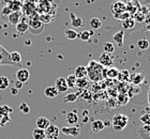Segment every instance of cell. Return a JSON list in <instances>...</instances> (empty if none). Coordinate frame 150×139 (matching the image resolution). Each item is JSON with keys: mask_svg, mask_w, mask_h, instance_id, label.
Listing matches in <instances>:
<instances>
[{"mask_svg": "<svg viewBox=\"0 0 150 139\" xmlns=\"http://www.w3.org/2000/svg\"><path fill=\"white\" fill-rule=\"evenodd\" d=\"M55 88L58 90V92H66L67 90L69 89L66 78H63V77L57 78L56 81H55Z\"/></svg>", "mask_w": 150, "mask_h": 139, "instance_id": "obj_10", "label": "cell"}, {"mask_svg": "<svg viewBox=\"0 0 150 139\" xmlns=\"http://www.w3.org/2000/svg\"><path fill=\"white\" fill-rule=\"evenodd\" d=\"M12 1H14V0H12Z\"/></svg>", "mask_w": 150, "mask_h": 139, "instance_id": "obj_45", "label": "cell"}, {"mask_svg": "<svg viewBox=\"0 0 150 139\" xmlns=\"http://www.w3.org/2000/svg\"><path fill=\"white\" fill-rule=\"evenodd\" d=\"M21 15H22V13L19 12V11H16V12H12L8 16V20L10 22V24H12V25H17L19 23V18H21Z\"/></svg>", "mask_w": 150, "mask_h": 139, "instance_id": "obj_17", "label": "cell"}, {"mask_svg": "<svg viewBox=\"0 0 150 139\" xmlns=\"http://www.w3.org/2000/svg\"><path fill=\"white\" fill-rule=\"evenodd\" d=\"M129 99H129L128 95H125V94H119L117 101L119 102V104H120V105H125V104L129 102Z\"/></svg>", "mask_w": 150, "mask_h": 139, "instance_id": "obj_34", "label": "cell"}, {"mask_svg": "<svg viewBox=\"0 0 150 139\" xmlns=\"http://www.w3.org/2000/svg\"><path fill=\"white\" fill-rule=\"evenodd\" d=\"M28 26H29V30H30V32L33 34L41 33L44 29L43 23L41 22L38 17H32V18L29 19Z\"/></svg>", "mask_w": 150, "mask_h": 139, "instance_id": "obj_3", "label": "cell"}, {"mask_svg": "<svg viewBox=\"0 0 150 139\" xmlns=\"http://www.w3.org/2000/svg\"><path fill=\"white\" fill-rule=\"evenodd\" d=\"M112 62H114V59H112V56L110 54H101L100 58H99V63L102 66H104V68H110L112 65Z\"/></svg>", "mask_w": 150, "mask_h": 139, "instance_id": "obj_8", "label": "cell"}, {"mask_svg": "<svg viewBox=\"0 0 150 139\" xmlns=\"http://www.w3.org/2000/svg\"><path fill=\"white\" fill-rule=\"evenodd\" d=\"M66 121H67V123L69 124V125H71V126H73V125H76V124L78 123V114H77V112H76V111H71V112H69V114H67Z\"/></svg>", "mask_w": 150, "mask_h": 139, "instance_id": "obj_11", "label": "cell"}, {"mask_svg": "<svg viewBox=\"0 0 150 139\" xmlns=\"http://www.w3.org/2000/svg\"><path fill=\"white\" fill-rule=\"evenodd\" d=\"M143 79H144V75H141V74H136L132 77V81H133L134 83H136V85L141 83Z\"/></svg>", "mask_w": 150, "mask_h": 139, "instance_id": "obj_36", "label": "cell"}, {"mask_svg": "<svg viewBox=\"0 0 150 139\" xmlns=\"http://www.w3.org/2000/svg\"><path fill=\"white\" fill-rule=\"evenodd\" d=\"M45 139H50V138H45Z\"/></svg>", "mask_w": 150, "mask_h": 139, "instance_id": "obj_44", "label": "cell"}, {"mask_svg": "<svg viewBox=\"0 0 150 139\" xmlns=\"http://www.w3.org/2000/svg\"><path fill=\"white\" fill-rule=\"evenodd\" d=\"M149 46H150L149 41L146 40V39H141V40L137 41V47L141 50H146V49H148V48H149Z\"/></svg>", "mask_w": 150, "mask_h": 139, "instance_id": "obj_25", "label": "cell"}, {"mask_svg": "<svg viewBox=\"0 0 150 139\" xmlns=\"http://www.w3.org/2000/svg\"><path fill=\"white\" fill-rule=\"evenodd\" d=\"M77 97H78V94H76V93H70V94H68V95H66L63 97V102L73 103L77 99Z\"/></svg>", "mask_w": 150, "mask_h": 139, "instance_id": "obj_31", "label": "cell"}, {"mask_svg": "<svg viewBox=\"0 0 150 139\" xmlns=\"http://www.w3.org/2000/svg\"><path fill=\"white\" fill-rule=\"evenodd\" d=\"M22 87H23V83H21V81H18V80H17V81H16V83H15V88H16V89H22Z\"/></svg>", "mask_w": 150, "mask_h": 139, "instance_id": "obj_40", "label": "cell"}, {"mask_svg": "<svg viewBox=\"0 0 150 139\" xmlns=\"http://www.w3.org/2000/svg\"><path fill=\"white\" fill-rule=\"evenodd\" d=\"M44 94L48 99H54V97H56L59 94V92H58V90L54 86V87H47L46 89L44 90Z\"/></svg>", "mask_w": 150, "mask_h": 139, "instance_id": "obj_18", "label": "cell"}, {"mask_svg": "<svg viewBox=\"0 0 150 139\" xmlns=\"http://www.w3.org/2000/svg\"><path fill=\"white\" fill-rule=\"evenodd\" d=\"M45 135H46V138L58 139L60 135L59 127L57 126V125H55V124H50V126L45 130Z\"/></svg>", "mask_w": 150, "mask_h": 139, "instance_id": "obj_5", "label": "cell"}, {"mask_svg": "<svg viewBox=\"0 0 150 139\" xmlns=\"http://www.w3.org/2000/svg\"><path fill=\"white\" fill-rule=\"evenodd\" d=\"M18 109H19L21 111H23L24 114H29V111H30V108H29V106L27 105V104H26L25 102L22 103V104L19 105Z\"/></svg>", "mask_w": 150, "mask_h": 139, "instance_id": "obj_38", "label": "cell"}, {"mask_svg": "<svg viewBox=\"0 0 150 139\" xmlns=\"http://www.w3.org/2000/svg\"><path fill=\"white\" fill-rule=\"evenodd\" d=\"M112 11L114 17L117 18L119 15H121L125 12H127V6L122 1H116V2H114L112 4Z\"/></svg>", "mask_w": 150, "mask_h": 139, "instance_id": "obj_4", "label": "cell"}, {"mask_svg": "<svg viewBox=\"0 0 150 139\" xmlns=\"http://www.w3.org/2000/svg\"><path fill=\"white\" fill-rule=\"evenodd\" d=\"M29 77H30V73L27 68H19L17 73H16V78L17 80L21 81L22 83H25L28 81Z\"/></svg>", "mask_w": 150, "mask_h": 139, "instance_id": "obj_9", "label": "cell"}, {"mask_svg": "<svg viewBox=\"0 0 150 139\" xmlns=\"http://www.w3.org/2000/svg\"><path fill=\"white\" fill-rule=\"evenodd\" d=\"M145 18H146V17H145V14H144V13H141V12L135 13V17H134V20H135V22L142 23V22H144Z\"/></svg>", "mask_w": 150, "mask_h": 139, "instance_id": "obj_37", "label": "cell"}, {"mask_svg": "<svg viewBox=\"0 0 150 139\" xmlns=\"http://www.w3.org/2000/svg\"><path fill=\"white\" fill-rule=\"evenodd\" d=\"M74 75L76 78H84L87 77V68L85 65H79L75 68Z\"/></svg>", "mask_w": 150, "mask_h": 139, "instance_id": "obj_16", "label": "cell"}, {"mask_svg": "<svg viewBox=\"0 0 150 139\" xmlns=\"http://www.w3.org/2000/svg\"><path fill=\"white\" fill-rule=\"evenodd\" d=\"M76 79H77V78L75 77L74 74L69 75V76H68V77L66 78L67 83H68V87H69V88H74V87H75V83H76Z\"/></svg>", "mask_w": 150, "mask_h": 139, "instance_id": "obj_32", "label": "cell"}, {"mask_svg": "<svg viewBox=\"0 0 150 139\" xmlns=\"http://www.w3.org/2000/svg\"><path fill=\"white\" fill-rule=\"evenodd\" d=\"M135 25V20L133 18H128L125 19V20H122V27L125 28V29H131L133 28Z\"/></svg>", "mask_w": 150, "mask_h": 139, "instance_id": "obj_29", "label": "cell"}, {"mask_svg": "<svg viewBox=\"0 0 150 139\" xmlns=\"http://www.w3.org/2000/svg\"><path fill=\"white\" fill-rule=\"evenodd\" d=\"M10 120H11V119H10L9 116L2 117V118H1V121H0V125H1V126H4V124H6V122H10Z\"/></svg>", "mask_w": 150, "mask_h": 139, "instance_id": "obj_39", "label": "cell"}, {"mask_svg": "<svg viewBox=\"0 0 150 139\" xmlns=\"http://www.w3.org/2000/svg\"><path fill=\"white\" fill-rule=\"evenodd\" d=\"M78 37H81V41H89L90 40V33H89V31L87 30H84V31H81V33L78 34Z\"/></svg>", "mask_w": 150, "mask_h": 139, "instance_id": "obj_35", "label": "cell"}, {"mask_svg": "<svg viewBox=\"0 0 150 139\" xmlns=\"http://www.w3.org/2000/svg\"><path fill=\"white\" fill-rule=\"evenodd\" d=\"M11 112H12V108H10L9 106L6 105L0 106V118L9 116V114H11Z\"/></svg>", "mask_w": 150, "mask_h": 139, "instance_id": "obj_30", "label": "cell"}, {"mask_svg": "<svg viewBox=\"0 0 150 139\" xmlns=\"http://www.w3.org/2000/svg\"><path fill=\"white\" fill-rule=\"evenodd\" d=\"M89 78L84 77V78H77L76 79V83H75V87H77L78 89L85 90L89 87Z\"/></svg>", "mask_w": 150, "mask_h": 139, "instance_id": "obj_15", "label": "cell"}, {"mask_svg": "<svg viewBox=\"0 0 150 139\" xmlns=\"http://www.w3.org/2000/svg\"><path fill=\"white\" fill-rule=\"evenodd\" d=\"M60 132H61V133H63L64 135H67V136L77 137L78 135H79V133H81V128H79L77 125H73V126L69 125V126L62 127Z\"/></svg>", "mask_w": 150, "mask_h": 139, "instance_id": "obj_6", "label": "cell"}, {"mask_svg": "<svg viewBox=\"0 0 150 139\" xmlns=\"http://www.w3.org/2000/svg\"><path fill=\"white\" fill-rule=\"evenodd\" d=\"M129 123V117L123 114H116L112 118V126L117 132H121L127 127Z\"/></svg>", "mask_w": 150, "mask_h": 139, "instance_id": "obj_2", "label": "cell"}, {"mask_svg": "<svg viewBox=\"0 0 150 139\" xmlns=\"http://www.w3.org/2000/svg\"><path fill=\"white\" fill-rule=\"evenodd\" d=\"M104 128H105V125H104L103 121H101V120H96L91 124V130L93 131V133H96V134L102 132Z\"/></svg>", "mask_w": 150, "mask_h": 139, "instance_id": "obj_14", "label": "cell"}, {"mask_svg": "<svg viewBox=\"0 0 150 139\" xmlns=\"http://www.w3.org/2000/svg\"><path fill=\"white\" fill-rule=\"evenodd\" d=\"M146 28H147V30H148V31H150V23H149V24H148L147 27H146Z\"/></svg>", "mask_w": 150, "mask_h": 139, "instance_id": "obj_43", "label": "cell"}, {"mask_svg": "<svg viewBox=\"0 0 150 139\" xmlns=\"http://www.w3.org/2000/svg\"><path fill=\"white\" fill-rule=\"evenodd\" d=\"M89 24H90V27L92 28V29H94V30L100 29V28L102 27V22H101V19L98 18V17H92V18L90 19Z\"/></svg>", "mask_w": 150, "mask_h": 139, "instance_id": "obj_24", "label": "cell"}, {"mask_svg": "<svg viewBox=\"0 0 150 139\" xmlns=\"http://www.w3.org/2000/svg\"><path fill=\"white\" fill-rule=\"evenodd\" d=\"M119 70L118 68H110V70H107L106 72V77H110V78H115V77H118L119 76Z\"/></svg>", "mask_w": 150, "mask_h": 139, "instance_id": "obj_28", "label": "cell"}, {"mask_svg": "<svg viewBox=\"0 0 150 139\" xmlns=\"http://www.w3.org/2000/svg\"><path fill=\"white\" fill-rule=\"evenodd\" d=\"M10 86V80L9 78L6 76H0V90H6V88H9Z\"/></svg>", "mask_w": 150, "mask_h": 139, "instance_id": "obj_26", "label": "cell"}, {"mask_svg": "<svg viewBox=\"0 0 150 139\" xmlns=\"http://www.w3.org/2000/svg\"><path fill=\"white\" fill-rule=\"evenodd\" d=\"M87 68V77L91 81H100L106 77V68H104L98 61H90L88 63Z\"/></svg>", "mask_w": 150, "mask_h": 139, "instance_id": "obj_1", "label": "cell"}, {"mask_svg": "<svg viewBox=\"0 0 150 139\" xmlns=\"http://www.w3.org/2000/svg\"><path fill=\"white\" fill-rule=\"evenodd\" d=\"M17 93H18V89H16L15 87H14V88H12V89H11V94H13V95H16Z\"/></svg>", "mask_w": 150, "mask_h": 139, "instance_id": "obj_41", "label": "cell"}, {"mask_svg": "<svg viewBox=\"0 0 150 139\" xmlns=\"http://www.w3.org/2000/svg\"><path fill=\"white\" fill-rule=\"evenodd\" d=\"M64 37L68 40H75L78 37V33L75 29H66L64 30Z\"/></svg>", "mask_w": 150, "mask_h": 139, "instance_id": "obj_23", "label": "cell"}, {"mask_svg": "<svg viewBox=\"0 0 150 139\" xmlns=\"http://www.w3.org/2000/svg\"><path fill=\"white\" fill-rule=\"evenodd\" d=\"M16 30L18 31L19 33H26L27 31L29 30V26H28V23L27 22H19L17 25H16Z\"/></svg>", "mask_w": 150, "mask_h": 139, "instance_id": "obj_22", "label": "cell"}, {"mask_svg": "<svg viewBox=\"0 0 150 139\" xmlns=\"http://www.w3.org/2000/svg\"><path fill=\"white\" fill-rule=\"evenodd\" d=\"M139 121L144 125H150V114H143L139 117Z\"/></svg>", "mask_w": 150, "mask_h": 139, "instance_id": "obj_33", "label": "cell"}, {"mask_svg": "<svg viewBox=\"0 0 150 139\" xmlns=\"http://www.w3.org/2000/svg\"><path fill=\"white\" fill-rule=\"evenodd\" d=\"M70 17H71V20H72L71 24H72V26L74 28H79L84 26V20H83L81 17H76L74 13H71V14H70Z\"/></svg>", "mask_w": 150, "mask_h": 139, "instance_id": "obj_19", "label": "cell"}, {"mask_svg": "<svg viewBox=\"0 0 150 139\" xmlns=\"http://www.w3.org/2000/svg\"><path fill=\"white\" fill-rule=\"evenodd\" d=\"M50 121L47 119L46 117H39L37 119V127L41 128V130H46L47 127L50 125Z\"/></svg>", "mask_w": 150, "mask_h": 139, "instance_id": "obj_12", "label": "cell"}, {"mask_svg": "<svg viewBox=\"0 0 150 139\" xmlns=\"http://www.w3.org/2000/svg\"><path fill=\"white\" fill-rule=\"evenodd\" d=\"M10 60L14 64V66H19L22 63V55L18 52H12L10 53Z\"/></svg>", "mask_w": 150, "mask_h": 139, "instance_id": "obj_13", "label": "cell"}, {"mask_svg": "<svg viewBox=\"0 0 150 139\" xmlns=\"http://www.w3.org/2000/svg\"><path fill=\"white\" fill-rule=\"evenodd\" d=\"M123 37H125V31L123 30H120V31H118V32H116V33L114 34V37H112L115 43L117 44L119 47H121L122 45H123Z\"/></svg>", "mask_w": 150, "mask_h": 139, "instance_id": "obj_20", "label": "cell"}, {"mask_svg": "<svg viewBox=\"0 0 150 139\" xmlns=\"http://www.w3.org/2000/svg\"><path fill=\"white\" fill-rule=\"evenodd\" d=\"M0 65H12L14 66L11 60H10V53L6 48H3L0 45Z\"/></svg>", "mask_w": 150, "mask_h": 139, "instance_id": "obj_7", "label": "cell"}, {"mask_svg": "<svg viewBox=\"0 0 150 139\" xmlns=\"http://www.w3.org/2000/svg\"><path fill=\"white\" fill-rule=\"evenodd\" d=\"M144 4H150V0H144Z\"/></svg>", "mask_w": 150, "mask_h": 139, "instance_id": "obj_42", "label": "cell"}, {"mask_svg": "<svg viewBox=\"0 0 150 139\" xmlns=\"http://www.w3.org/2000/svg\"><path fill=\"white\" fill-rule=\"evenodd\" d=\"M103 49H104V53L112 55L114 53V50H115V45L112 43H110V42H106V43L103 44Z\"/></svg>", "mask_w": 150, "mask_h": 139, "instance_id": "obj_27", "label": "cell"}, {"mask_svg": "<svg viewBox=\"0 0 150 139\" xmlns=\"http://www.w3.org/2000/svg\"><path fill=\"white\" fill-rule=\"evenodd\" d=\"M32 137H33V139H45L46 138L45 131L35 127V130H33V132H32Z\"/></svg>", "mask_w": 150, "mask_h": 139, "instance_id": "obj_21", "label": "cell"}]
</instances>
